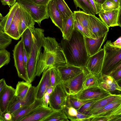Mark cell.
Listing matches in <instances>:
<instances>
[{
	"label": "cell",
	"instance_id": "cell-1",
	"mask_svg": "<svg viewBox=\"0 0 121 121\" xmlns=\"http://www.w3.org/2000/svg\"><path fill=\"white\" fill-rule=\"evenodd\" d=\"M84 36L74 28L69 40L62 38L60 44L66 64L80 67H85L89 56L86 48Z\"/></svg>",
	"mask_w": 121,
	"mask_h": 121
},
{
	"label": "cell",
	"instance_id": "cell-2",
	"mask_svg": "<svg viewBox=\"0 0 121 121\" xmlns=\"http://www.w3.org/2000/svg\"><path fill=\"white\" fill-rule=\"evenodd\" d=\"M43 47L44 50L43 52H41L37 64L36 76H40L49 69L57 68L67 64L60 43L55 38L44 37Z\"/></svg>",
	"mask_w": 121,
	"mask_h": 121
},
{
	"label": "cell",
	"instance_id": "cell-3",
	"mask_svg": "<svg viewBox=\"0 0 121 121\" xmlns=\"http://www.w3.org/2000/svg\"><path fill=\"white\" fill-rule=\"evenodd\" d=\"M44 32V29L35 28L33 33L32 45L26 68L29 81L30 83L33 81L36 76L37 65L41 52Z\"/></svg>",
	"mask_w": 121,
	"mask_h": 121
},
{
	"label": "cell",
	"instance_id": "cell-4",
	"mask_svg": "<svg viewBox=\"0 0 121 121\" xmlns=\"http://www.w3.org/2000/svg\"><path fill=\"white\" fill-rule=\"evenodd\" d=\"M104 54L101 75H109L112 71L121 69V48L113 45L110 40L104 45Z\"/></svg>",
	"mask_w": 121,
	"mask_h": 121
},
{
	"label": "cell",
	"instance_id": "cell-5",
	"mask_svg": "<svg viewBox=\"0 0 121 121\" xmlns=\"http://www.w3.org/2000/svg\"><path fill=\"white\" fill-rule=\"evenodd\" d=\"M16 1L20 5L29 13L39 26L42 20L49 18L47 5H37L29 0H17Z\"/></svg>",
	"mask_w": 121,
	"mask_h": 121
},
{
	"label": "cell",
	"instance_id": "cell-6",
	"mask_svg": "<svg viewBox=\"0 0 121 121\" xmlns=\"http://www.w3.org/2000/svg\"><path fill=\"white\" fill-rule=\"evenodd\" d=\"M89 73L85 67L80 73L70 79L62 81L61 83L68 95H74L82 90V84L87 74Z\"/></svg>",
	"mask_w": 121,
	"mask_h": 121
},
{
	"label": "cell",
	"instance_id": "cell-7",
	"mask_svg": "<svg viewBox=\"0 0 121 121\" xmlns=\"http://www.w3.org/2000/svg\"><path fill=\"white\" fill-rule=\"evenodd\" d=\"M24 48L23 41L21 39L15 46L13 50L14 65L19 77L25 81L29 82L23 59Z\"/></svg>",
	"mask_w": 121,
	"mask_h": 121
},
{
	"label": "cell",
	"instance_id": "cell-8",
	"mask_svg": "<svg viewBox=\"0 0 121 121\" xmlns=\"http://www.w3.org/2000/svg\"><path fill=\"white\" fill-rule=\"evenodd\" d=\"M68 95L61 84L57 85L50 95L49 107L53 110L62 109L66 105Z\"/></svg>",
	"mask_w": 121,
	"mask_h": 121
},
{
	"label": "cell",
	"instance_id": "cell-9",
	"mask_svg": "<svg viewBox=\"0 0 121 121\" xmlns=\"http://www.w3.org/2000/svg\"><path fill=\"white\" fill-rule=\"evenodd\" d=\"M112 94L101 87L97 86L83 89L76 95H72L82 100L98 99Z\"/></svg>",
	"mask_w": 121,
	"mask_h": 121
},
{
	"label": "cell",
	"instance_id": "cell-10",
	"mask_svg": "<svg viewBox=\"0 0 121 121\" xmlns=\"http://www.w3.org/2000/svg\"><path fill=\"white\" fill-rule=\"evenodd\" d=\"M121 114V99L111 102L104 106L91 112L89 115L93 118L112 117Z\"/></svg>",
	"mask_w": 121,
	"mask_h": 121
},
{
	"label": "cell",
	"instance_id": "cell-11",
	"mask_svg": "<svg viewBox=\"0 0 121 121\" xmlns=\"http://www.w3.org/2000/svg\"><path fill=\"white\" fill-rule=\"evenodd\" d=\"M35 99V87L32 86L24 98L19 99L15 96L10 104L8 112L12 113L23 107L32 104Z\"/></svg>",
	"mask_w": 121,
	"mask_h": 121
},
{
	"label": "cell",
	"instance_id": "cell-12",
	"mask_svg": "<svg viewBox=\"0 0 121 121\" xmlns=\"http://www.w3.org/2000/svg\"><path fill=\"white\" fill-rule=\"evenodd\" d=\"M104 54V51L101 48L95 54L89 56L85 67L90 73L94 75L101 74Z\"/></svg>",
	"mask_w": 121,
	"mask_h": 121
},
{
	"label": "cell",
	"instance_id": "cell-13",
	"mask_svg": "<svg viewBox=\"0 0 121 121\" xmlns=\"http://www.w3.org/2000/svg\"><path fill=\"white\" fill-rule=\"evenodd\" d=\"M88 18L91 30L95 35L96 39L101 37L108 33L109 28L99 18L95 15L88 14Z\"/></svg>",
	"mask_w": 121,
	"mask_h": 121
},
{
	"label": "cell",
	"instance_id": "cell-14",
	"mask_svg": "<svg viewBox=\"0 0 121 121\" xmlns=\"http://www.w3.org/2000/svg\"><path fill=\"white\" fill-rule=\"evenodd\" d=\"M15 96V89L7 85L0 94V114L8 112Z\"/></svg>",
	"mask_w": 121,
	"mask_h": 121
},
{
	"label": "cell",
	"instance_id": "cell-15",
	"mask_svg": "<svg viewBox=\"0 0 121 121\" xmlns=\"http://www.w3.org/2000/svg\"><path fill=\"white\" fill-rule=\"evenodd\" d=\"M53 110L50 107L41 105L23 118L20 121H42Z\"/></svg>",
	"mask_w": 121,
	"mask_h": 121
},
{
	"label": "cell",
	"instance_id": "cell-16",
	"mask_svg": "<svg viewBox=\"0 0 121 121\" xmlns=\"http://www.w3.org/2000/svg\"><path fill=\"white\" fill-rule=\"evenodd\" d=\"M108 33L103 36L96 39L84 37L86 48L89 56H91L99 51L106 39Z\"/></svg>",
	"mask_w": 121,
	"mask_h": 121
},
{
	"label": "cell",
	"instance_id": "cell-17",
	"mask_svg": "<svg viewBox=\"0 0 121 121\" xmlns=\"http://www.w3.org/2000/svg\"><path fill=\"white\" fill-rule=\"evenodd\" d=\"M48 14L53 23L61 31L62 17L57 9L54 0H50L47 6Z\"/></svg>",
	"mask_w": 121,
	"mask_h": 121
},
{
	"label": "cell",
	"instance_id": "cell-18",
	"mask_svg": "<svg viewBox=\"0 0 121 121\" xmlns=\"http://www.w3.org/2000/svg\"><path fill=\"white\" fill-rule=\"evenodd\" d=\"M57 68L60 72L63 81H67L72 78L81 72L84 68V67H77L67 64Z\"/></svg>",
	"mask_w": 121,
	"mask_h": 121
},
{
	"label": "cell",
	"instance_id": "cell-19",
	"mask_svg": "<svg viewBox=\"0 0 121 121\" xmlns=\"http://www.w3.org/2000/svg\"><path fill=\"white\" fill-rule=\"evenodd\" d=\"M51 86L49 68L43 73L41 78L35 87L36 99H41L47 88Z\"/></svg>",
	"mask_w": 121,
	"mask_h": 121
},
{
	"label": "cell",
	"instance_id": "cell-20",
	"mask_svg": "<svg viewBox=\"0 0 121 121\" xmlns=\"http://www.w3.org/2000/svg\"><path fill=\"white\" fill-rule=\"evenodd\" d=\"M42 99H35L32 104L23 107L12 113V121H20L33 110L42 105Z\"/></svg>",
	"mask_w": 121,
	"mask_h": 121
},
{
	"label": "cell",
	"instance_id": "cell-21",
	"mask_svg": "<svg viewBox=\"0 0 121 121\" xmlns=\"http://www.w3.org/2000/svg\"><path fill=\"white\" fill-rule=\"evenodd\" d=\"M19 5L20 17L19 30L21 36L25 30L31 26L34 25L35 22L29 13L21 6Z\"/></svg>",
	"mask_w": 121,
	"mask_h": 121
},
{
	"label": "cell",
	"instance_id": "cell-22",
	"mask_svg": "<svg viewBox=\"0 0 121 121\" xmlns=\"http://www.w3.org/2000/svg\"><path fill=\"white\" fill-rule=\"evenodd\" d=\"M20 17V10L19 5L9 27L5 32L12 39L16 40L19 39L21 37L19 30Z\"/></svg>",
	"mask_w": 121,
	"mask_h": 121
},
{
	"label": "cell",
	"instance_id": "cell-23",
	"mask_svg": "<svg viewBox=\"0 0 121 121\" xmlns=\"http://www.w3.org/2000/svg\"><path fill=\"white\" fill-rule=\"evenodd\" d=\"M74 14L73 12L69 17L63 18L61 31L63 39H69L74 29Z\"/></svg>",
	"mask_w": 121,
	"mask_h": 121
},
{
	"label": "cell",
	"instance_id": "cell-24",
	"mask_svg": "<svg viewBox=\"0 0 121 121\" xmlns=\"http://www.w3.org/2000/svg\"><path fill=\"white\" fill-rule=\"evenodd\" d=\"M35 28L34 25L29 27L24 31L21 36L24 48L26 52L29 54L32 45V34Z\"/></svg>",
	"mask_w": 121,
	"mask_h": 121
},
{
	"label": "cell",
	"instance_id": "cell-25",
	"mask_svg": "<svg viewBox=\"0 0 121 121\" xmlns=\"http://www.w3.org/2000/svg\"><path fill=\"white\" fill-rule=\"evenodd\" d=\"M121 99L120 94L112 95L97 101L91 108L86 115H89L91 112L103 107L108 104L115 101Z\"/></svg>",
	"mask_w": 121,
	"mask_h": 121
},
{
	"label": "cell",
	"instance_id": "cell-26",
	"mask_svg": "<svg viewBox=\"0 0 121 121\" xmlns=\"http://www.w3.org/2000/svg\"><path fill=\"white\" fill-rule=\"evenodd\" d=\"M102 81L101 74L94 75L89 72L86 76L83 81L82 90L93 87L100 86Z\"/></svg>",
	"mask_w": 121,
	"mask_h": 121
},
{
	"label": "cell",
	"instance_id": "cell-27",
	"mask_svg": "<svg viewBox=\"0 0 121 121\" xmlns=\"http://www.w3.org/2000/svg\"><path fill=\"white\" fill-rule=\"evenodd\" d=\"M19 6L18 4L16 2L11 7L9 13L6 16L3 17L0 21L1 25L4 32H5L9 28Z\"/></svg>",
	"mask_w": 121,
	"mask_h": 121
},
{
	"label": "cell",
	"instance_id": "cell-28",
	"mask_svg": "<svg viewBox=\"0 0 121 121\" xmlns=\"http://www.w3.org/2000/svg\"><path fill=\"white\" fill-rule=\"evenodd\" d=\"M32 86L31 83L27 81H20L17 83L15 89V95L17 98H24Z\"/></svg>",
	"mask_w": 121,
	"mask_h": 121
},
{
	"label": "cell",
	"instance_id": "cell-29",
	"mask_svg": "<svg viewBox=\"0 0 121 121\" xmlns=\"http://www.w3.org/2000/svg\"><path fill=\"white\" fill-rule=\"evenodd\" d=\"M97 100V99L82 100L75 98L72 95H69L68 96L66 105L72 106L78 111L82 106L85 104Z\"/></svg>",
	"mask_w": 121,
	"mask_h": 121
},
{
	"label": "cell",
	"instance_id": "cell-30",
	"mask_svg": "<svg viewBox=\"0 0 121 121\" xmlns=\"http://www.w3.org/2000/svg\"><path fill=\"white\" fill-rule=\"evenodd\" d=\"M67 116L62 109L55 110L42 121H69Z\"/></svg>",
	"mask_w": 121,
	"mask_h": 121
},
{
	"label": "cell",
	"instance_id": "cell-31",
	"mask_svg": "<svg viewBox=\"0 0 121 121\" xmlns=\"http://www.w3.org/2000/svg\"><path fill=\"white\" fill-rule=\"evenodd\" d=\"M56 6L63 19L70 16L73 12L64 0H54Z\"/></svg>",
	"mask_w": 121,
	"mask_h": 121
},
{
	"label": "cell",
	"instance_id": "cell-32",
	"mask_svg": "<svg viewBox=\"0 0 121 121\" xmlns=\"http://www.w3.org/2000/svg\"><path fill=\"white\" fill-rule=\"evenodd\" d=\"M73 13L74 19L78 21L82 26L92 33L91 30L88 20V14L80 9L74 11Z\"/></svg>",
	"mask_w": 121,
	"mask_h": 121
},
{
	"label": "cell",
	"instance_id": "cell-33",
	"mask_svg": "<svg viewBox=\"0 0 121 121\" xmlns=\"http://www.w3.org/2000/svg\"><path fill=\"white\" fill-rule=\"evenodd\" d=\"M73 1L76 9L79 7L87 13L93 15L95 14L88 0H73Z\"/></svg>",
	"mask_w": 121,
	"mask_h": 121
},
{
	"label": "cell",
	"instance_id": "cell-34",
	"mask_svg": "<svg viewBox=\"0 0 121 121\" xmlns=\"http://www.w3.org/2000/svg\"><path fill=\"white\" fill-rule=\"evenodd\" d=\"M121 7L112 10L104 11L108 16L110 23V27L118 26V21L119 13L121 11Z\"/></svg>",
	"mask_w": 121,
	"mask_h": 121
},
{
	"label": "cell",
	"instance_id": "cell-35",
	"mask_svg": "<svg viewBox=\"0 0 121 121\" xmlns=\"http://www.w3.org/2000/svg\"><path fill=\"white\" fill-rule=\"evenodd\" d=\"M50 78L51 85L54 87L61 84L62 81L60 72L56 67L50 68Z\"/></svg>",
	"mask_w": 121,
	"mask_h": 121
},
{
	"label": "cell",
	"instance_id": "cell-36",
	"mask_svg": "<svg viewBox=\"0 0 121 121\" xmlns=\"http://www.w3.org/2000/svg\"><path fill=\"white\" fill-rule=\"evenodd\" d=\"M0 19V50L5 49L12 43V38L3 31Z\"/></svg>",
	"mask_w": 121,
	"mask_h": 121
},
{
	"label": "cell",
	"instance_id": "cell-37",
	"mask_svg": "<svg viewBox=\"0 0 121 121\" xmlns=\"http://www.w3.org/2000/svg\"><path fill=\"white\" fill-rule=\"evenodd\" d=\"M74 28L81 32L85 37L96 39L95 35L89 30L82 26L78 21L74 19Z\"/></svg>",
	"mask_w": 121,
	"mask_h": 121
},
{
	"label": "cell",
	"instance_id": "cell-38",
	"mask_svg": "<svg viewBox=\"0 0 121 121\" xmlns=\"http://www.w3.org/2000/svg\"><path fill=\"white\" fill-rule=\"evenodd\" d=\"M10 52L5 49L0 50V69L10 62Z\"/></svg>",
	"mask_w": 121,
	"mask_h": 121
},
{
	"label": "cell",
	"instance_id": "cell-39",
	"mask_svg": "<svg viewBox=\"0 0 121 121\" xmlns=\"http://www.w3.org/2000/svg\"><path fill=\"white\" fill-rule=\"evenodd\" d=\"M62 109L68 119L71 121H73L74 118L77 114L78 111L77 110L72 106L66 105L63 107Z\"/></svg>",
	"mask_w": 121,
	"mask_h": 121
},
{
	"label": "cell",
	"instance_id": "cell-40",
	"mask_svg": "<svg viewBox=\"0 0 121 121\" xmlns=\"http://www.w3.org/2000/svg\"><path fill=\"white\" fill-rule=\"evenodd\" d=\"M101 6L104 11L112 10L121 7L119 6L113 0H106L102 4Z\"/></svg>",
	"mask_w": 121,
	"mask_h": 121
},
{
	"label": "cell",
	"instance_id": "cell-41",
	"mask_svg": "<svg viewBox=\"0 0 121 121\" xmlns=\"http://www.w3.org/2000/svg\"><path fill=\"white\" fill-rule=\"evenodd\" d=\"M93 117V116L87 115L78 111L77 114L74 118L73 121H91Z\"/></svg>",
	"mask_w": 121,
	"mask_h": 121
},
{
	"label": "cell",
	"instance_id": "cell-42",
	"mask_svg": "<svg viewBox=\"0 0 121 121\" xmlns=\"http://www.w3.org/2000/svg\"><path fill=\"white\" fill-rule=\"evenodd\" d=\"M103 99V98H102ZM99 99L86 103L83 105L77 111L79 112L86 114L92 106Z\"/></svg>",
	"mask_w": 121,
	"mask_h": 121
},
{
	"label": "cell",
	"instance_id": "cell-43",
	"mask_svg": "<svg viewBox=\"0 0 121 121\" xmlns=\"http://www.w3.org/2000/svg\"><path fill=\"white\" fill-rule=\"evenodd\" d=\"M99 18L109 28L110 25L109 18L104 11L102 9L98 13Z\"/></svg>",
	"mask_w": 121,
	"mask_h": 121
},
{
	"label": "cell",
	"instance_id": "cell-44",
	"mask_svg": "<svg viewBox=\"0 0 121 121\" xmlns=\"http://www.w3.org/2000/svg\"><path fill=\"white\" fill-rule=\"evenodd\" d=\"M118 83L121 80V69L116 70L111 72L109 75Z\"/></svg>",
	"mask_w": 121,
	"mask_h": 121
},
{
	"label": "cell",
	"instance_id": "cell-45",
	"mask_svg": "<svg viewBox=\"0 0 121 121\" xmlns=\"http://www.w3.org/2000/svg\"><path fill=\"white\" fill-rule=\"evenodd\" d=\"M93 9L96 14H98L102 9L101 5L95 1L94 0H88Z\"/></svg>",
	"mask_w": 121,
	"mask_h": 121
},
{
	"label": "cell",
	"instance_id": "cell-46",
	"mask_svg": "<svg viewBox=\"0 0 121 121\" xmlns=\"http://www.w3.org/2000/svg\"><path fill=\"white\" fill-rule=\"evenodd\" d=\"M50 95L47 93H45L41 99L42 105L48 107L49 102Z\"/></svg>",
	"mask_w": 121,
	"mask_h": 121
},
{
	"label": "cell",
	"instance_id": "cell-47",
	"mask_svg": "<svg viewBox=\"0 0 121 121\" xmlns=\"http://www.w3.org/2000/svg\"><path fill=\"white\" fill-rule=\"evenodd\" d=\"M34 3L39 5H47L50 0H29Z\"/></svg>",
	"mask_w": 121,
	"mask_h": 121
},
{
	"label": "cell",
	"instance_id": "cell-48",
	"mask_svg": "<svg viewBox=\"0 0 121 121\" xmlns=\"http://www.w3.org/2000/svg\"><path fill=\"white\" fill-rule=\"evenodd\" d=\"M2 4L4 5H8L10 7L12 6L16 2L17 0H0Z\"/></svg>",
	"mask_w": 121,
	"mask_h": 121
},
{
	"label": "cell",
	"instance_id": "cell-49",
	"mask_svg": "<svg viewBox=\"0 0 121 121\" xmlns=\"http://www.w3.org/2000/svg\"><path fill=\"white\" fill-rule=\"evenodd\" d=\"M30 56V54L26 52L24 48L23 53V57L24 63L26 68Z\"/></svg>",
	"mask_w": 121,
	"mask_h": 121
},
{
	"label": "cell",
	"instance_id": "cell-50",
	"mask_svg": "<svg viewBox=\"0 0 121 121\" xmlns=\"http://www.w3.org/2000/svg\"><path fill=\"white\" fill-rule=\"evenodd\" d=\"M4 117L5 121H12V114L9 112H7L4 113Z\"/></svg>",
	"mask_w": 121,
	"mask_h": 121
},
{
	"label": "cell",
	"instance_id": "cell-51",
	"mask_svg": "<svg viewBox=\"0 0 121 121\" xmlns=\"http://www.w3.org/2000/svg\"><path fill=\"white\" fill-rule=\"evenodd\" d=\"M7 85L4 78L0 79V94Z\"/></svg>",
	"mask_w": 121,
	"mask_h": 121
},
{
	"label": "cell",
	"instance_id": "cell-52",
	"mask_svg": "<svg viewBox=\"0 0 121 121\" xmlns=\"http://www.w3.org/2000/svg\"><path fill=\"white\" fill-rule=\"evenodd\" d=\"M112 43L114 46L121 48V36L119 37L115 41Z\"/></svg>",
	"mask_w": 121,
	"mask_h": 121
},
{
	"label": "cell",
	"instance_id": "cell-53",
	"mask_svg": "<svg viewBox=\"0 0 121 121\" xmlns=\"http://www.w3.org/2000/svg\"><path fill=\"white\" fill-rule=\"evenodd\" d=\"M54 88V87L51 86L48 87L46 89L45 93L50 95L53 92Z\"/></svg>",
	"mask_w": 121,
	"mask_h": 121
},
{
	"label": "cell",
	"instance_id": "cell-54",
	"mask_svg": "<svg viewBox=\"0 0 121 121\" xmlns=\"http://www.w3.org/2000/svg\"><path fill=\"white\" fill-rule=\"evenodd\" d=\"M121 11L119 14V16L118 17V26L120 27H121Z\"/></svg>",
	"mask_w": 121,
	"mask_h": 121
},
{
	"label": "cell",
	"instance_id": "cell-55",
	"mask_svg": "<svg viewBox=\"0 0 121 121\" xmlns=\"http://www.w3.org/2000/svg\"><path fill=\"white\" fill-rule=\"evenodd\" d=\"M97 3L102 5L106 0H94Z\"/></svg>",
	"mask_w": 121,
	"mask_h": 121
},
{
	"label": "cell",
	"instance_id": "cell-56",
	"mask_svg": "<svg viewBox=\"0 0 121 121\" xmlns=\"http://www.w3.org/2000/svg\"><path fill=\"white\" fill-rule=\"evenodd\" d=\"M119 6H121V0H113Z\"/></svg>",
	"mask_w": 121,
	"mask_h": 121
},
{
	"label": "cell",
	"instance_id": "cell-57",
	"mask_svg": "<svg viewBox=\"0 0 121 121\" xmlns=\"http://www.w3.org/2000/svg\"><path fill=\"white\" fill-rule=\"evenodd\" d=\"M4 114H0V121H5L4 117Z\"/></svg>",
	"mask_w": 121,
	"mask_h": 121
},
{
	"label": "cell",
	"instance_id": "cell-58",
	"mask_svg": "<svg viewBox=\"0 0 121 121\" xmlns=\"http://www.w3.org/2000/svg\"><path fill=\"white\" fill-rule=\"evenodd\" d=\"M3 17L2 16V14L0 13V19L2 20Z\"/></svg>",
	"mask_w": 121,
	"mask_h": 121
}]
</instances>
